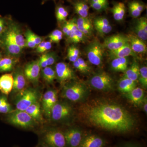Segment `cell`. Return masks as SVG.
<instances>
[{
	"instance_id": "6da1fadb",
	"label": "cell",
	"mask_w": 147,
	"mask_h": 147,
	"mask_svg": "<svg viewBox=\"0 0 147 147\" xmlns=\"http://www.w3.org/2000/svg\"><path fill=\"white\" fill-rule=\"evenodd\" d=\"M80 111L88 123L108 131L126 132L135 125V120L129 112L113 102L94 101L86 103Z\"/></svg>"
},
{
	"instance_id": "7a4b0ae2",
	"label": "cell",
	"mask_w": 147,
	"mask_h": 147,
	"mask_svg": "<svg viewBox=\"0 0 147 147\" xmlns=\"http://www.w3.org/2000/svg\"><path fill=\"white\" fill-rule=\"evenodd\" d=\"M88 94L86 84L81 82L67 83L64 86L61 95L66 99L73 102L84 100Z\"/></svg>"
},
{
	"instance_id": "3957f363",
	"label": "cell",
	"mask_w": 147,
	"mask_h": 147,
	"mask_svg": "<svg viewBox=\"0 0 147 147\" xmlns=\"http://www.w3.org/2000/svg\"><path fill=\"white\" fill-rule=\"evenodd\" d=\"M7 122L21 128L28 129L34 128L35 121L25 111L16 110L8 113Z\"/></svg>"
},
{
	"instance_id": "277c9868",
	"label": "cell",
	"mask_w": 147,
	"mask_h": 147,
	"mask_svg": "<svg viewBox=\"0 0 147 147\" xmlns=\"http://www.w3.org/2000/svg\"><path fill=\"white\" fill-rule=\"evenodd\" d=\"M40 141L50 147H67L63 132L57 128L45 130L42 133Z\"/></svg>"
},
{
	"instance_id": "5b68a950",
	"label": "cell",
	"mask_w": 147,
	"mask_h": 147,
	"mask_svg": "<svg viewBox=\"0 0 147 147\" xmlns=\"http://www.w3.org/2000/svg\"><path fill=\"white\" fill-rule=\"evenodd\" d=\"M105 49L99 40H95L92 41L86 49L87 56L89 61L94 65L100 66L103 61Z\"/></svg>"
},
{
	"instance_id": "8992f818",
	"label": "cell",
	"mask_w": 147,
	"mask_h": 147,
	"mask_svg": "<svg viewBox=\"0 0 147 147\" xmlns=\"http://www.w3.org/2000/svg\"><path fill=\"white\" fill-rule=\"evenodd\" d=\"M39 94L36 90L32 88L25 89L19 93L16 101V110L25 111L34 102L38 101Z\"/></svg>"
},
{
	"instance_id": "52a82bcc",
	"label": "cell",
	"mask_w": 147,
	"mask_h": 147,
	"mask_svg": "<svg viewBox=\"0 0 147 147\" xmlns=\"http://www.w3.org/2000/svg\"><path fill=\"white\" fill-rule=\"evenodd\" d=\"M89 84L94 88L103 91H110L114 88V79L105 71L99 72L92 76Z\"/></svg>"
},
{
	"instance_id": "ba28073f",
	"label": "cell",
	"mask_w": 147,
	"mask_h": 147,
	"mask_svg": "<svg viewBox=\"0 0 147 147\" xmlns=\"http://www.w3.org/2000/svg\"><path fill=\"white\" fill-rule=\"evenodd\" d=\"M72 113V107L69 103L57 101L52 109L50 118L54 121H63L69 119Z\"/></svg>"
},
{
	"instance_id": "9c48e42d",
	"label": "cell",
	"mask_w": 147,
	"mask_h": 147,
	"mask_svg": "<svg viewBox=\"0 0 147 147\" xmlns=\"http://www.w3.org/2000/svg\"><path fill=\"white\" fill-rule=\"evenodd\" d=\"M55 70L56 79L61 84H66L76 77L73 69L65 63H58L55 66Z\"/></svg>"
},
{
	"instance_id": "30bf717a",
	"label": "cell",
	"mask_w": 147,
	"mask_h": 147,
	"mask_svg": "<svg viewBox=\"0 0 147 147\" xmlns=\"http://www.w3.org/2000/svg\"><path fill=\"white\" fill-rule=\"evenodd\" d=\"M57 92L55 90H50L45 92L42 98V109L47 117L50 118L51 111L58 101Z\"/></svg>"
},
{
	"instance_id": "8fae6325",
	"label": "cell",
	"mask_w": 147,
	"mask_h": 147,
	"mask_svg": "<svg viewBox=\"0 0 147 147\" xmlns=\"http://www.w3.org/2000/svg\"><path fill=\"white\" fill-rule=\"evenodd\" d=\"M63 132L67 147H79L83 138L82 131L80 129L71 127Z\"/></svg>"
},
{
	"instance_id": "7c38bea8",
	"label": "cell",
	"mask_w": 147,
	"mask_h": 147,
	"mask_svg": "<svg viewBox=\"0 0 147 147\" xmlns=\"http://www.w3.org/2000/svg\"><path fill=\"white\" fill-rule=\"evenodd\" d=\"M40 69L38 59L29 62L24 68L25 77L33 84H37L39 80Z\"/></svg>"
},
{
	"instance_id": "4fadbf2b",
	"label": "cell",
	"mask_w": 147,
	"mask_h": 147,
	"mask_svg": "<svg viewBox=\"0 0 147 147\" xmlns=\"http://www.w3.org/2000/svg\"><path fill=\"white\" fill-rule=\"evenodd\" d=\"M128 42V38L126 36L117 34L106 38L102 45L104 48L111 51L118 49Z\"/></svg>"
},
{
	"instance_id": "5bb4252c",
	"label": "cell",
	"mask_w": 147,
	"mask_h": 147,
	"mask_svg": "<svg viewBox=\"0 0 147 147\" xmlns=\"http://www.w3.org/2000/svg\"><path fill=\"white\" fill-rule=\"evenodd\" d=\"M5 34L9 37L17 45L23 49L26 46V40L21 30L14 24L9 25Z\"/></svg>"
},
{
	"instance_id": "9a60e30c",
	"label": "cell",
	"mask_w": 147,
	"mask_h": 147,
	"mask_svg": "<svg viewBox=\"0 0 147 147\" xmlns=\"http://www.w3.org/2000/svg\"><path fill=\"white\" fill-rule=\"evenodd\" d=\"M126 36L131 50L134 53L145 54L147 53V45L144 41L133 33H129Z\"/></svg>"
},
{
	"instance_id": "2e32d148",
	"label": "cell",
	"mask_w": 147,
	"mask_h": 147,
	"mask_svg": "<svg viewBox=\"0 0 147 147\" xmlns=\"http://www.w3.org/2000/svg\"><path fill=\"white\" fill-rule=\"evenodd\" d=\"M13 76V83L12 92L13 93H20L25 90L26 86V78L24 71L21 68H17Z\"/></svg>"
},
{
	"instance_id": "e0dca14e",
	"label": "cell",
	"mask_w": 147,
	"mask_h": 147,
	"mask_svg": "<svg viewBox=\"0 0 147 147\" xmlns=\"http://www.w3.org/2000/svg\"><path fill=\"white\" fill-rule=\"evenodd\" d=\"M105 144V141L99 136L89 134L83 137L78 147H103Z\"/></svg>"
},
{
	"instance_id": "ac0fdd59",
	"label": "cell",
	"mask_w": 147,
	"mask_h": 147,
	"mask_svg": "<svg viewBox=\"0 0 147 147\" xmlns=\"http://www.w3.org/2000/svg\"><path fill=\"white\" fill-rule=\"evenodd\" d=\"M129 56L137 57L136 53L131 50L128 42L118 49L109 52V57L112 59L117 58L127 57Z\"/></svg>"
},
{
	"instance_id": "d6986e66",
	"label": "cell",
	"mask_w": 147,
	"mask_h": 147,
	"mask_svg": "<svg viewBox=\"0 0 147 147\" xmlns=\"http://www.w3.org/2000/svg\"><path fill=\"white\" fill-rule=\"evenodd\" d=\"M13 76L11 74H6L0 77V91L3 94L8 95L12 91Z\"/></svg>"
},
{
	"instance_id": "ffe728a7",
	"label": "cell",
	"mask_w": 147,
	"mask_h": 147,
	"mask_svg": "<svg viewBox=\"0 0 147 147\" xmlns=\"http://www.w3.org/2000/svg\"><path fill=\"white\" fill-rule=\"evenodd\" d=\"M126 97L134 104L140 105L144 98V91L142 88L137 87L126 94Z\"/></svg>"
},
{
	"instance_id": "44dd1931",
	"label": "cell",
	"mask_w": 147,
	"mask_h": 147,
	"mask_svg": "<svg viewBox=\"0 0 147 147\" xmlns=\"http://www.w3.org/2000/svg\"><path fill=\"white\" fill-rule=\"evenodd\" d=\"M3 43L7 52L12 56H17L20 54L22 48L18 46L9 37L5 34Z\"/></svg>"
},
{
	"instance_id": "7402d4cb",
	"label": "cell",
	"mask_w": 147,
	"mask_h": 147,
	"mask_svg": "<svg viewBox=\"0 0 147 147\" xmlns=\"http://www.w3.org/2000/svg\"><path fill=\"white\" fill-rule=\"evenodd\" d=\"M139 71L140 67L139 63L136 60H134L131 66L124 71L123 77L136 82L139 79Z\"/></svg>"
},
{
	"instance_id": "603a6c76",
	"label": "cell",
	"mask_w": 147,
	"mask_h": 147,
	"mask_svg": "<svg viewBox=\"0 0 147 147\" xmlns=\"http://www.w3.org/2000/svg\"><path fill=\"white\" fill-rule=\"evenodd\" d=\"M128 65L127 57L115 58L111 62V67L114 71L124 72L128 68Z\"/></svg>"
},
{
	"instance_id": "cb8c5ba5",
	"label": "cell",
	"mask_w": 147,
	"mask_h": 147,
	"mask_svg": "<svg viewBox=\"0 0 147 147\" xmlns=\"http://www.w3.org/2000/svg\"><path fill=\"white\" fill-rule=\"evenodd\" d=\"M111 11L115 20L122 21L123 20L126 12L125 5L123 2L116 3L111 8Z\"/></svg>"
},
{
	"instance_id": "d4e9b609",
	"label": "cell",
	"mask_w": 147,
	"mask_h": 147,
	"mask_svg": "<svg viewBox=\"0 0 147 147\" xmlns=\"http://www.w3.org/2000/svg\"><path fill=\"white\" fill-rule=\"evenodd\" d=\"M137 86L136 82L123 77L118 83V88L120 91L127 94Z\"/></svg>"
},
{
	"instance_id": "484cf974",
	"label": "cell",
	"mask_w": 147,
	"mask_h": 147,
	"mask_svg": "<svg viewBox=\"0 0 147 147\" xmlns=\"http://www.w3.org/2000/svg\"><path fill=\"white\" fill-rule=\"evenodd\" d=\"M25 111L35 121H42V117L40 110V106L39 102L38 101L31 105L25 110Z\"/></svg>"
},
{
	"instance_id": "4316f807",
	"label": "cell",
	"mask_w": 147,
	"mask_h": 147,
	"mask_svg": "<svg viewBox=\"0 0 147 147\" xmlns=\"http://www.w3.org/2000/svg\"><path fill=\"white\" fill-rule=\"evenodd\" d=\"M75 12L80 17L86 18L88 17L89 7L83 1L76 2L74 4Z\"/></svg>"
},
{
	"instance_id": "83f0119b",
	"label": "cell",
	"mask_w": 147,
	"mask_h": 147,
	"mask_svg": "<svg viewBox=\"0 0 147 147\" xmlns=\"http://www.w3.org/2000/svg\"><path fill=\"white\" fill-rule=\"evenodd\" d=\"M41 75L43 80L49 84H53L56 79L55 69L51 67L48 66L42 68Z\"/></svg>"
},
{
	"instance_id": "f1b7e54d",
	"label": "cell",
	"mask_w": 147,
	"mask_h": 147,
	"mask_svg": "<svg viewBox=\"0 0 147 147\" xmlns=\"http://www.w3.org/2000/svg\"><path fill=\"white\" fill-rule=\"evenodd\" d=\"M16 61L10 58H5L0 61V73L11 71Z\"/></svg>"
},
{
	"instance_id": "f546056e",
	"label": "cell",
	"mask_w": 147,
	"mask_h": 147,
	"mask_svg": "<svg viewBox=\"0 0 147 147\" xmlns=\"http://www.w3.org/2000/svg\"><path fill=\"white\" fill-rule=\"evenodd\" d=\"M68 11L64 7L59 5L56 9V16L57 20L60 22L65 21L68 16Z\"/></svg>"
},
{
	"instance_id": "4dcf8cb0",
	"label": "cell",
	"mask_w": 147,
	"mask_h": 147,
	"mask_svg": "<svg viewBox=\"0 0 147 147\" xmlns=\"http://www.w3.org/2000/svg\"><path fill=\"white\" fill-rule=\"evenodd\" d=\"M139 82L145 88L147 87V67L144 66L140 68L139 77Z\"/></svg>"
},
{
	"instance_id": "1f68e13d",
	"label": "cell",
	"mask_w": 147,
	"mask_h": 147,
	"mask_svg": "<svg viewBox=\"0 0 147 147\" xmlns=\"http://www.w3.org/2000/svg\"><path fill=\"white\" fill-rule=\"evenodd\" d=\"M134 32L136 35L143 41H146L147 39V32L145 31L140 25L137 22L134 28Z\"/></svg>"
},
{
	"instance_id": "d6a6232c",
	"label": "cell",
	"mask_w": 147,
	"mask_h": 147,
	"mask_svg": "<svg viewBox=\"0 0 147 147\" xmlns=\"http://www.w3.org/2000/svg\"><path fill=\"white\" fill-rule=\"evenodd\" d=\"M94 26L96 30L101 34H108L112 30V27L110 25L109 26L94 25Z\"/></svg>"
},
{
	"instance_id": "836d02e7",
	"label": "cell",
	"mask_w": 147,
	"mask_h": 147,
	"mask_svg": "<svg viewBox=\"0 0 147 147\" xmlns=\"http://www.w3.org/2000/svg\"><path fill=\"white\" fill-rule=\"evenodd\" d=\"M91 7L97 11H102L105 10L108 7V3H93L90 2Z\"/></svg>"
},
{
	"instance_id": "e575fe53",
	"label": "cell",
	"mask_w": 147,
	"mask_h": 147,
	"mask_svg": "<svg viewBox=\"0 0 147 147\" xmlns=\"http://www.w3.org/2000/svg\"><path fill=\"white\" fill-rule=\"evenodd\" d=\"M87 39V36L78 29L75 32V37L73 41L74 43L84 42Z\"/></svg>"
},
{
	"instance_id": "d590c367",
	"label": "cell",
	"mask_w": 147,
	"mask_h": 147,
	"mask_svg": "<svg viewBox=\"0 0 147 147\" xmlns=\"http://www.w3.org/2000/svg\"><path fill=\"white\" fill-rule=\"evenodd\" d=\"M45 54V60L47 66L53 65L57 61V55L53 52H50Z\"/></svg>"
},
{
	"instance_id": "8d00e7d4",
	"label": "cell",
	"mask_w": 147,
	"mask_h": 147,
	"mask_svg": "<svg viewBox=\"0 0 147 147\" xmlns=\"http://www.w3.org/2000/svg\"><path fill=\"white\" fill-rule=\"evenodd\" d=\"M128 3L134 7V8L137 9V10L140 11L141 13H142L146 8V6L142 2L137 1V0L131 1L129 2Z\"/></svg>"
},
{
	"instance_id": "74e56055",
	"label": "cell",
	"mask_w": 147,
	"mask_h": 147,
	"mask_svg": "<svg viewBox=\"0 0 147 147\" xmlns=\"http://www.w3.org/2000/svg\"><path fill=\"white\" fill-rule=\"evenodd\" d=\"M91 20L89 18H83V17H79L77 19L76 21V26H77V29L79 30H81L86 24L91 22Z\"/></svg>"
},
{
	"instance_id": "f35d334b",
	"label": "cell",
	"mask_w": 147,
	"mask_h": 147,
	"mask_svg": "<svg viewBox=\"0 0 147 147\" xmlns=\"http://www.w3.org/2000/svg\"><path fill=\"white\" fill-rule=\"evenodd\" d=\"M12 111L11 106L7 100L0 106V113L3 114H8Z\"/></svg>"
},
{
	"instance_id": "ab89813d",
	"label": "cell",
	"mask_w": 147,
	"mask_h": 147,
	"mask_svg": "<svg viewBox=\"0 0 147 147\" xmlns=\"http://www.w3.org/2000/svg\"><path fill=\"white\" fill-rule=\"evenodd\" d=\"M94 25H103V26H109L110 23L107 18L103 17H97L95 18L94 21Z\"/></svg>"
},
{
	"instance_id": "60d3db41",
	"label": "cell",
	"mask_w": 147,
	"mask_h": 147,
	"mask_svg": "<svg viewBox=\"0 0 147 147\" xmlns=\"http://www.w3.org/2000/svg\"><path fill=\"white\" fill-rule=\"evenodd\" d=\"M25 36H26L25 40H26V46H28V47L31 48H34L36 47V44L34 43L33 40L32 39L31 37L30 36L28 30L26 32Z\"/></svg>"
},
{
	"instance_id": "b9f144b4",
	"label": "cell",
	"mask_w": 147,
	"mask_h": 147,
	"mask_svg": "<svg viewBox=\"0 0 147 147\" xmlns=\"http://www.w3.org/2000/svg\"><path fill=\"white\" fill-rule=\"evenodd\" d=\"M77 61L79 62L80 65L83 68L84 73H89L90 71V67L89 65L87 63V62L84 60L83 58L79 57L77 59Z\"/></svg>"
},
{
	"instance_id": "7bdbcfd3",
	"label": "cell",
	"mask_w": 147,
	"mask_h": 147,
	"mask_svg": "<svg viewBox=\"0 0 147 147\" xmlns=\"http://www.w3.org/2000/svg\"><path fill=\"white\" fill-rule=\"evenodd\" d=\"M128 7L129 11L130 13V15L133 18H136L140 16L142 13L139 10H137V9L134 8V7L132 6L129 3H128Z\"/></svg>"
},
{
	"instance_id": "ee69618b",
	"label": "cell",
	"mask_w": 147,
	"mask_h": 147,
	"mask_svg": "<svg viewBox=\"0 0 147 147\" xmlns=\"http://www.w3.org/2000/svg\"><path fill=\"white\" fill-rule=\"evenodd\" d=\"M28 31L32 39L36 45H38L42 42V39L41 37L38 36L36 34H35L34 33L30 30H28Z\"/></svg>"
},
{
	"instance_id": "f6af8a7d",
	"label": "cell",
	"mask_w": 147,
	"mask_h": 147,
	"mask_svg": "<svg viewBox=\"0 0 147 147\" xmlns=\"http://www.w3.org/2000/svg\"><path fill=\"white\" fill-rule=\"evenodd\" d=\"M137 23L142 27L143 30L147 32V19L145 17H141L138 19Z\"/></svg>"
},
{
	"instance_id": "bcb514c9",
	"label": "cell",
	"mask_w": 147,
	"mask_h": 147,
	"mask_svg": "<svg viewBox=\"0 0 147 147\" xmlns=\"http://www.w3.org/2000/svg\"><path fill=\"white\" fill-rule=\"evenodd\" d=\"M63 32L67 36L69 37L71 32V28H70L69 21L67 22L63 27Z\"/></svg>"
},
{
	"instance_id": "7dc6e473",
	"label": "cell",
	"mask_w": 147,
	"mask_h": 147,
	"mask_svg": "<svg viewBox=\"0 0 147 147\" xmlns=\"http://www.w3.org/2000/svg\"><path fill=\"white\" fill-rule=\"evenodd\" d=\"M68 50L70 51L71 53H72L74 56H76L77 58L79 57V55H80V51L79 49L75 46H72L68 48Z\"/></svg>"
},
{
	"instance_id": "c3c4849f",
	"label": "cell",
	"mask_w": 147,
	"mask_h": 147,
	"mask_svg": "<svg viewBox=\"0 0 147 147\" xmlns=\"http://www.w3.org/2000/svg\"><path fill=\"white\" fill-rule=\"evenodd\" d=\"M52 43H51V42L50 41H46L45 45L42 47V49L40 50L39 53H44L46 52V51L50 50L51 49V47H52Z\"/></svg>"
},
{
	"instance_id": "681fc988",
	"label": "cell",
	"mask_w": 147,
	"mask_h": 147,
	"mask_svg": "<svg viewBox=\"0 0 147 147\" xmlns=\"http://www.w3.org/2000/svg\"><path fill=\"white\" fill-rule=\"evenodd\" d=\"M60 35H63L62 32L59 30H56L53 31L49 36V38L50 40L53 39L56 37Z\"/></svg>"
},
{
	"instance_id": "f907efd6",
	"label": "cell",
	"mask_w": 147,
	"mask_h": 147,
	"mask_svg": "<svg viewBox=\"0 0 147 147\" xmlns=\"http://www.w3.org/2000/svg\"><path fill=\"white\" fill-rule=\"evenodd\" d=\"M67 58H68L69 60L71 62H74L75 61H77L78 59V58L74 56V55L71 53L70 51H67Z\"/></svg>"
},
{
	"instance_id": "816d5d0a",
	"label": "cell",
	"mask_w": 147,
	"mask_h": 147,
	"mask_svg": "<svg viewBox=\"0 0 147 147\" xmlns=\"http://www.w3.org/2000/svg\"><path fill=\"white\" fill-rule=\"evenodd\" d=\"M140 105H142L143 111L144 112L145 114L147 115V100L146 97H144Z\"/></svg>"
},
{
	"instance_id": "f5cc1de1",
	"label": "cell",
	"mask_w": 147,
	"mask_h": 147,
	"mask_svg": "<svg viewBox=\"0 0 147 147\" xmlns=\"http://www.w3.org/2000/svg\"><path fill=\"white\" fill-rule=\"evenodd\" d=\"M73 65L74 67L76 69L80 71V72H82V73H84V70H83V68L80 65V63H79V62L78 61H75V62L73 63Z\"/></svg>"
},
{
	"instance_id": "db71d44e",
	"label": "cell",
	"mask_w": 147,
	"mask_h": 147,
	"mask_svg": "<svg viewBox=\"0 0 147 147\" xmlns=\"http://www.w3.org/2000/svg\"><path fill=\"white\" fill-rule=\"evenodd\" d=\"M119 147H139L137 145L131 143H125L120 145Z\"/></svg>"
},
{
	"instance_id": "11a10c76",
	"label": "cell",
	"mask_w": 147,
	"mask_h": 147,
	"mask_svg": "<svg viewBox=\"0 0 147 147\" xmlns=\"http://www.w3.org/2000/svg\"><path fill=\"white\" fill-rule=\"evenodd\" d=\"M63 38V35H60L56 37L53 39L50 40L52 42H60Z\"/></svg>"
},
{
	"instance_id": "9f6ffc18",
	"label": "cell",
	"mask_w": 147,
	"mask_h": 147,
	"mask_svg": "<svg viewBox=\"0 0 147 147\" xmlns=\"http://www.w3.org/2000/svg\"><path fill=\"white\" fill-rule=\"evenodd\" d=\"M4 26V21L3 19L1 18L0 19V33L3 32Z\"/></svg>"
},
{
	"instance_id": "6f0895ef",
	"label": "cell",
	"mask_w": 147,
	"mask_h": 147,
	"mask_svg": "<svg viewBox=\"0 0 147 147\" xmlns=\"http://www.w3.org/2000/svg\"><path fill=\"white\" fill-rule=\"evenodd\" d=\"M7 100V99L6 98L5 96H0V106L2 105L3 103Z\"/></svg>"
},
{
	"instance_id": "680465c9",
	"label": "cell",
	"mask_w": 147,
	"mask_h": 147,
	"mask_svg": "<svg viewBox=\"0 0 147 147\" xmlns=\"http://www.w3.org/2000/svg\"><path fill=\"white\" fill-rule=\"evenodd\" d=\"M107 2H108V0H90V2L102 3Z\"/></svg>"
},
{
	"instance_id": "91938a15",
	"label": "cell",
	"mask_w": 147,
	"mask_h": 147,
	"mask_svg": "<svg viewBox=\"0 0 147 147\" xmlns=\"http://www.w3.org/2000/svg\"><path fill=\"white\" fill-rule=\"evenodd\" d=\"M50 147L48 146H47V145L45 144H44L43 142H41L40 141V142H39L38 144L36 146V147Z\"/></svg>"
},
{
	"instance_id": "94428289",
	"label": "cell",
	"mask_w": 147,
	"mask_h": 147,
	"mask_svg": "<svg viewBox=\"0 0 147 147\" xmlns=\"http://www.w3.org/2000/svg\"><path fill=\"white\" fill-rule=\"evenodd\" d=\"M1 59H2L1 56V55H0V61L1 60Z\"/></svg>"
},
{
	"instance_id": "6125c7cd",
	"label": "cell",
	"mask_w": 147,
	"mask_h": 147,
	"mask_svg": "<svg viewBox=\"0 0 147 147\" xmlns=\"http://www.w3.org/2000/svg\"><path fill=\"white\" fill-rule=\"evenodd\" d=\"M86 1H87V0H86Z\"/></svg>"
},
{
	"instance_id": "be15d7a7",
	"label": "cell",
	"mask_w": 147,
	"mask_h": 147,
	"mask_svg": "<svg viewBox=\"0 0 147 147\" xmlns=\"http://www.w3.org/2000/svg\"><path fill=\"white\" fill-rule=\"evenodd\" d=\"M0 19H1V18H0Z\"/></svg>"
},
{
	"instance_id": "e7e4bbea",
	"label": "cell",
	"mask_w": 147,
	"mask_h": 147,
	"mask_svg": "<svg viewBox=\"0 0 147 147\" xmlns=\"http://www.w3.org/2000/svg\"><path fill=\"white\" fill-rule=\"evenodd\" d=\"M46 1H47V0H46Z\"/></svg>"
}]
</instances>
